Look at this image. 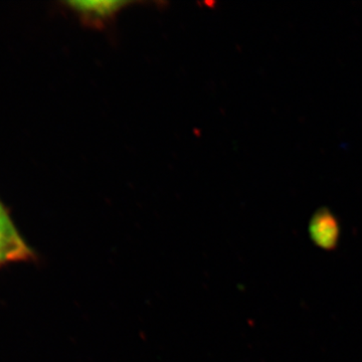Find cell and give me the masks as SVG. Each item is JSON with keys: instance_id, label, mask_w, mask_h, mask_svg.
Listing matches in <instances>:
<instances>
[{"instance_id": "2", "label": "cell", "mask_w": 362, "mask_h": 362, "mask_svg": "<svg viewBox=\"0 0 362 362\" xmlns=\"http://www.w3.org/2000/svg\"><path fill=\"white\" fill-rule=\"evenodd\" d=\"M37 259L35 251L26 244L16 228H0V268L11 263H26Z\"/></svg>"}, {"instance_id": "3", "label": "cell", "mask_w": 362, "mask_h": 362, "mask_svg": "<svg viewBox=\"0 0 362 362\" xmlns=\"http://www.w3.org/2000/svg\"><path fill=\"white\" fill-rule=\"evenodd\" d=\"M312 240L325 250L335 247L339 237V226L335 216L328 209H319L310 221Z\"/></svg>"}, {"instance_id": "4", "label": "cell", "mask_w": 362, "mask_h": 362, "mask_svg": "<svg viewBox=\"0 0 362 362\" xmlns=\"http://www.w3.org/2000/svg\"><path fill=\"white\" fill-rule=\"evenodd\" d=\"M13 221L7 213L6 207L0 202V228L1 230H8V228H14Z\"/></svg>"}, {"instance_id": "1", "label": "cell", "mask_w": 362, "mask_h": 362, "mask_svg": "<svg viewBox=\"0 0 362 362\" xmlns=\"http://www.w3.org/2000/svg\"><path fill=\"white\" fill-rule=\"evenodd\" d=\"M71 9L83 25L93 28H104L115 20L118 13L132 2L115 1H69Z\"/></svg>"}]
</instances>
